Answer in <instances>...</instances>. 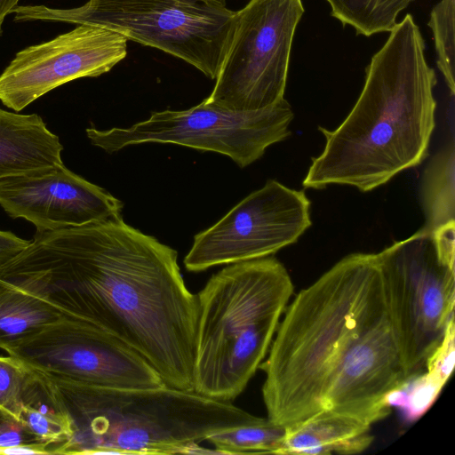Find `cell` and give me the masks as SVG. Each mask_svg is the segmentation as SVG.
Segmentation results:
<instances>
[{"label": "cell", "mask_w": 455, "mask_h": 455, "mask_svg": "<svg viewBox=\"0 0 455 455\" xmlns=\"http://www.w3.org/2000/svg\"><path fill=\"white\" fill-rule=\"evenodd\" d=\"M19 419L44 444L48 454H55L72 434L69 417L52 381L45 373L33 368L23 394Z\"/></svg>", "instance_id": "2e32d148"}, {"label": "cell", "mask_w": 455, "mask_h": 455, "mask_svg": "<svg viewBox=\"0 0 455 455\" xmlns=\"http://www.w3.org/2000/svg\"><path fill=\"white\" fill-rule=\"evenodd\" d=\"M0 206L42 232L122 217L124 204L62 163L0 179Z\"/></svg>", "instance_id": "4fadbf2b"}, {"label": "cell", "mask_w": 455, "mask_h": 455, "mask_svg": "<svg viewBox=\"0 0 455 455\" xmlns=\"http://www.w3.org/2000/svg\"><path fill=\"white\" fill-rule=\"evenodd\" d=\"M301 0H250L236 12L214 88L204 100L232 111L260 110L284 95Z\"/></svg>", "instance_id": "9c48e42d"}, {"label": "cell", "mask_w": 455, "mask_h": 455, "mask_svg": "<svg viewBox=\"0 0 455 455\" xmlns=\"http://www.w3.org/2000/svg\"><path fill=\"white\" fill-rule=\"evenodd\" d=\"M63 148L37 114L0 108V179L62 164Z\"/></svg>", "instance_id": "5bb4252c"}, {"label": "cell", "mask_w": 455, "mask_h": 455, "mask_svg": "<svg viewBox=\"0 0 455 455\" xmlns=\"http://www.w3.org/2000/svg\"><path fill=\"white\" fill-rule=\"evenodd\" d=\"M424 50L419 28L407 14L372 56L346 119L333 131L318 127L324 148L312 159L305 188L338 184L368 192L423 162L436 108V76Z\"/></svg>", "instance_id": "3957f363"}, {"label": "cell", "mask_w": 455, "mask_h": 455, "mask_svg": "<svg viewBox=\"0 0 455 455\" xmlns=\"http://www.w3.org/2000/svg\"><path fill=\"white\" fill-rule=\"evenodd\" d=\"M30 372L31 368L18 358L0 356V411L17 419Z\"/></svg>", "instance_id": "7402d4cb"}, {"label": "cell", "mask_w": 455, "mask_h": 455, "mask_svg": "<svg viewBox=\"0 0 455 455\" xmlns=\"http://www.w3.org/2000/svg\"><path fill=\"white\" fill-rule=\"evenodd\" d=\"M294 116L285 99L268 108L248 112L228 110L204 100L186 110L152 112L149 118L128 128L100 131L91 127V143L108 153L141 143H171L230 157L243 168L266 149L291 132Z\"/></svg>", "instance_id": "ba28073f"}, {"label": "cell", "mask_w": 455, "mask_h": 455, "mask_svg": "<svg viewBox=\"0 0 455 455\" xmlns=\"http://www.w3.org/2000/svg\"><path fill=\"white\" fill-rule=\"evenodd\" d=\"M285 427L267 418L221 429L209 435L204 441L214 447L218 454L272 453L281 454Z\"/></svg>", "instance_id": "d6986e66"}, {"label": "cell", "mask_w": 455, "mask_h": 455, "mask_svg": "<svg viewBox=\"0 0 455 455\" xmlns=\"http://www.w3.org/2000/svg\"><path fill=\"white\" fill-rule=\"evenodd\" d=\"M14 21L92 25L181 59L216 79L236 12L225 0H88L79 7L16 5Z\"/></svg>", "instance_id": "8992f818"}, {"label": "cell", "mask_w": 455, "mask_h": 455, "mask_svg": "<svg viewBox=\"0 0 455 455\" xmlns=\"http://www.w3.org/2000/svg\"><path fill=\"white\" fill-rule=\"evenodd\" d=\"M7 353L45 374L81 384L114 388L165 385L127 344L99 327L65 316Z\"/></svg>", "instance_id": "8fae6325"}, {"label": "cell", "mask_w": 455, "mask_h": 455, "mask_svg": "<svg viewBox=\"0 0 455 455\" xmlns=\"http://www.w3.org/2000/svg\"><path fill=\"white\" fill-rule=\"evenodd\" d=\"M371 425L335 411H321L285 427L280 455H351L372 443Z\"/></svg>", "instance_id": "9a60e30c"}, {"label": "cell", "mask_w": 455, "mask_h": 455, "mask_svg": "<svg viewBox=\"0 0 455 455\" xmlns=\"http://www.w3.org/2000/svg\"><path fill=\"white\" fill-rule=\"evenodd\" d=\"M29 242L10 231L0 230V265L22 251Z\"/></svg>", "instance_id": "cb8c5ba5"}, {"label": "cell", "mask_w": 455, "mask_h": 455, "mask_svg": "<svg viewBox=\"0 0 455 455\" xmlns=\"http://www.w3.org/2000/svg\"><path fill=\"white\" fill-rule=\"evenodd\" d=\"M19 1L20 0H0V36L2 35V25L5 16L18 4Z\"/></svg>", "instance_id": "484cf974"}, {"label": "cell", "mask_w": 455, "mask_h": 455, "mask_svg": "<svg viewBox=\"0 0 455 455\" xmlns=\"http://www.w3.org/2000/svg\"><path fill=\"white\" fill-rule=\"evenodd\" d=\"M331 15L343 25L352 26L357 35L365 36L390 32L397 24L398 14L412 0H326Z\"/></svg>", "instance_id": "ffe728a7"}, {"label": "cell", "mask_w": 455, "mask_h": 455, "mask_svg": "<svg viewBox=\"0 0 455 455\" xmlns=\"http://www.w3.org/2000/svg\"><path fill=\"white\" fill-rule=\"evenodd\" d=\"M267 358V419L288 427L331 410L370 425L408 381L376 254L352 253L286 307Z\"/></svg>", "instance_id": "7a4b0ae2"}, {"label": "cell", "mask_w": 455, "mask_h": 455, "mask_svg": "<svg viewBox=\"0 0 455 455\" xmlns=\"http://www.w3.org/2000/svg\"><path fill=\"white\" fill-rule=\"evenodd\" d=\"M0 286L108 331L166 386L194 391L197 295L184 282L177 251L122 217L36 231L0 265Z\"/></svg>", "instance_id": "6da1fadb"}, {"label": "cell", "mask_w": 455, "mask_h": 455, "mask_svg": "<svg viewBox=\"0 0 455 455\" xmlns=\"http://www.w3.org/2000/svg\"><path fill=\"white\" fill-rule=\"evenodd\" d=\"M390 321L410 380L425 371L452 322L455 265L422 228L376 253Z\"/></svg>", "instance_id": "52a82bcc"}, {"label": "cell", "mask_w": 455, "mask_h": 455, "mask_svg": "<svg viewBox=\"0 0 455 455\" xmlns=\"http://www.w3.org/2000/svg\"><path fill=\"white\" fill-rule=\"evenodd\" d=\"M62 316L33 295L0 286V348L7 352Z\"/></svg>", "instance_id": "ac0fdd59"}, {"label": "cell", "mask_w": 455, "mask_h": 455, "mask_svg": "<svg viewBox=\"0 0 455 455\" xmlns=\"http://www.w3.org/2000/svg\"><path fill=\"white\" fill-rule=\"evenodd\" d=\"M0 453L8 455L44 454L40 449L29 445H20L15 447L4 448L0 450Z\"/></svg>", "instance_id": "d4e9b609"}, {"label": "cell", "mask_w": 455, "mask_h": 455, "mask_svg": "<svg viewBox=\"0 0 455 455\" xmlns=\"http://www.w3.org/2000/svg\"><path fill=\"white\" fill-rule=\"evenodd\" d=\"M424 228L435 232L455 228V145L451 139L427 164L421 184Z\"/></svg>", "instance_id": "e0dca14e"}, {"label": "cell", "mask_w": 455, "mask_h": 455, "mask_svg": "<svg viewBox=\"0 0 455 455\" xmlns=\"http://www.w3.org/2000/svg\"><path fill=\"white\" fill-rule=\"evenodd\" d=\"M455 0H441L431 11L427 23L432 29L436 50V64L451 95L455 92Z\"/></svg>", "instance_id": "44dd1931"}, {"label": "cell", "mask_w": 455, "mask_h": 455, "mask_svg": "<svg viewBox=\"0 0 455 455\" xmlns=\"http://www.w3.org/2000/svg\"><path fill=\"white\" fill-rule=\"evenodd\" d=\"M29 445L48 454L44 444L19 419L0 411V450Z\"/></svg>", "instance_id": "603a6c76"}, {"label": "cell", "mask_w": 455, "mask_h": 455, "mask_svg": "<svg viewBox=\"0 0 455 455\" xmlns=\"http://www.w3.org/2000/svg\"><path fill=\"white\" fill-rule=\"evenodd\" d=\"M310 201L303 190L269 180L211 228L194 237L184 258L187 270L268 257L298 241L311 226Z\"/></svg>", "instance_id": "30bf717a"}, {"label": "cell", "mask_w": 455, "mask_h": 455, "mask_svg": "<svg viewBox=\"0 0 455 455\" xmlns=\"http://www.w3.org/2000/svg\"><path fill=\"white\" fill-rule=\"evenodd\" d=\"M70 419V438L55 454L207 453L213 432L256 421L231 403L166 385L114 388L46 374Z\"/></svg>", "instance_id": "277c9868"}, {"label": "cell", "mask_w": 455, "mask_h": 455, "mask_svg": "<svg viewBox=\"0 0 455 455\" xmlns=\"http://www.w3.org/2000/svg\"><path fill=\"white\" fill-rule=\"evenodd\" d=\"M126 54L127 39L123 35L98 26L78 25L17 52L0 75V100L20 112L68 82L110 71Z\"/></svg>", "instance_id": "7c38bea8"}, {"label": "cell", "mask_w": 455, "mask_h": 455, "mask_svg": "<svg viewBox=\"0 0 455 455\" xmlns=\"http://www.w3.org/2000/svg\"><path fill=\"white\" fill-rule=\"evenodd\" d=\"M273 257L228 264L197 295L194 391L235 400L263 362L293 293Z\"/></svg>", "instance_id": "5b68a950"}]
</instances>
